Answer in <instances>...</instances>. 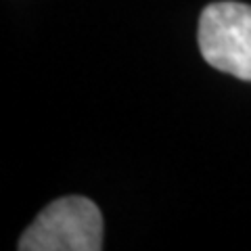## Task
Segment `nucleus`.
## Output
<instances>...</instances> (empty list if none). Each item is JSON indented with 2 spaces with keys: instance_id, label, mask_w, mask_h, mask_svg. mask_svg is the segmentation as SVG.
Here are the masks:
<instances>
[{
  "instance_id": "obj_1",
  "label": "nucleus",
  "mask_w": 251,
  "mask_h": 251,
  "mask_svg": "<svg viewBox=\"0 0 251 251\" xmlns=\"http://www.w3.org/2000/svg\"><path fill=\"white\" fill-rule=\"evenodd\" d=\"M17 247L21 251H99L103 247V216L86 197H61L38 214Z\"/></svg>"
},
{
  "instance_id": "obj_2",
  "label": "nucleus",
  "mask_w": 251,
  "mask_h": 251,
  "mask_svg": "<svg viewBox=\"0 0 251 251\" xmlns=\"http://www.w3.org/2000/svg\"><path fill=\"white\" fill-rule=\"evenodd\" d=\"M197 42L203 59L218 72L251 82V6L214 2L199 17Z\"/></svg>"
}]
</instances>
